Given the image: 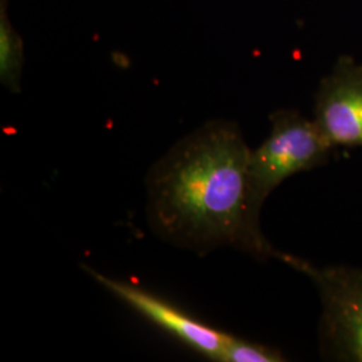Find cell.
I'll return each mask as SVG.
<instances>
[{
  "label": "cell",
  "instance_id": "cell-1",
  "mask_svg": "<svg viewBox=\"0 0 362 362\" xmlns=\"http://www.w3.org/2000/svg\"><path fill=\"white\" fill-rule=\"evenodd\" d=\"M250 155L239 128L224 119L208 121L175 144L145 179L152 231L199 255L223 246L275 255L250 204Z\"/></svg>",
  "mask_w": 362,
  "mask_h": 362
},
{
  "label": "cell",
  "instance_id": "cell-2",
  "mask_svg": "<svg viewBox=\"0 0 362 362\" xmlns=\"http://www.w3.org/2000/svg\"><path fill=\"white\" fill-rule=\"evenodd\" d=\"M330 148L315 121L296 112L275 113L269 137L250 155L248 187L252 212L259 216L263 202L282 181L320 165Z\"/></svg>",
  "mask_w": 362,
  "mask_h": 362
},
{
  "label": "cell",
  "instance_id": "cell-3",
  "mask_svg": "<svg viewBox=\"0 0 362 362\" xmlns=\"http://www.w3.org/2000/svg\"><path fill=\"white\" fill-rule=\"evenodd\" d=\"M276 257L306 272L318 286L329 334L351 360L362 362V272L315 269L300 259Z\"/></svg>",
  "mask_w": 362,
  "mask_h": 362
},
{
  "label": "cell",
  "instance_id": "cell-4",
  "mask_svg": "<svg viewBox=\"0 0 362 362\" xmlns=\"http://www.w3.org/2000/svg\"><path fill=\"white\" fill-rule=\"evenodd\" d=\"M100 285L119 298L128 306L145 318L160 326L169 334L179 338L189 348L211 360L221 361L224 348L230 334L203 324L187 313L170 305L167 300L156 297L137 286L107 278L94 270H88Z\"/></svg>",
  "mask_w": 362,
  "mask_h": 362
},
{
  "label": "cell",
  "instance_id": "cell-5",
  "mask_svg": "<svg viewBox=\"0 0 362 362\" xmlns=\"http://www.w3.org/2000/svg\"><path fill=\"white\" fill-rule=\"evenodd\" d=\"M315 122L332 146H362L361 70L329 79L318 98Z\"/></svg>",
  "mask_w": 362,
  "mask_h": 362
},
{
  "label": "cell",
  "instance_id": "cell-6",
  "mask_svg": "<svg viewBox=\"0 0 362 362\" xmlns=\"http://www.w3.org/2000/svg\"><path fill=\"white\" fill-rule=\"evenodd\" d=\"M23 66V39L10 19L8 1L0 0V82L6 90L21 91Z\"/></svg>",
  "mask_w": 362,
  "mask_h": 362
},
{
  "label": "cell",
  "instance_id": "cell-7",
  "mask_svg": "<svg viewBox=\"0 0 362 362\" xmlns=\"http://www.w3.org/2000/svg\"><path fill=\"white\" fill-rule=\"evenodd\" d=\"M223 362H279L284 357L267 346L230 336L223 353Z\"/></svg>",
  "mask_w": 362,
  "mask_h": 362
}]
</instances>
